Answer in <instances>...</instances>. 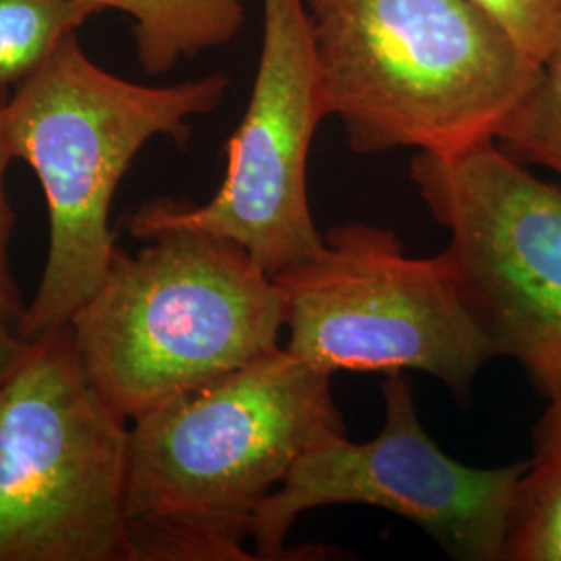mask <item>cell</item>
Wrapping results in <instances>:
<instances>
[{"mask_svg":"<svg viewBox=\"0 0 561 561\" xmlns=\"http://www.w3.org/2000/svg\"><path fill=\"white\" fill-rule=\"evenodd\" d=\"M333 375L283 345L129 426L134 561H250L262 503L312 445L343 435Z\"/></svg>","mask_w":561,"mask_h":561,"instance_id":"cell-1","label":"cell"},{"mask_svg":"<svg viewBox=\"0 0 561 561\" xmlns=\"http://www.w3.org/2000/svg\"><path fill=\"white\" fill-rule=\"evenodd\" d=\"M322 99L358 154L495 140L541 62L474 0H301Z\"/></svg>","mask_w":561,"mask_h":561,"instance_id":"cell-2","label":"cell"},{"mask_svg":"<svg viewBox=\"0 0 561 561\" xmlns=\"http://www.w3.org/2000/svg\"><path fill=\"white\" fill-rule=\"evenodd\" d=\"M229 85L225 73L171 85L123 80L73 34L11 92L4 136L13 161L36 173L48 210L46 264L21 319L23 337L69 324L101 285L117 250L111 206L141 148L154 138L183 146L192 119L219 108Z\"/></svg>","mask_w":561,"mask_h":561,"instance_id":"cell-3","label":"cell"},{"mask_svg":"<svg viewBox=\"0 0 561 561\" xmlns=\"http://www.w3.org/2000/svg\"><path fill=\"white\" fill-rule=\"evenodd\" d=\"M117 248L69 321L90 379L131 422L280 347L275 279L236 241L169 227Z\"/></svg>","mask_w":561,"mask_h":561,"instance_id":"cell-4","label":"cell"},{"mask_svg":"<svg viewBox=\"0 0 561 561\" xmlns=\"http://www.w3.org/2000/svg\"><path fill=\"white\" fill-rule=\"evenodd\" d=\"M127 422L69 324L32 340L0 393V561H134Z\"/></svg>","mask_w":561,"mask_h":561,"instance_id":"cell-5","label":"cell"},{"mask_svg":"<svg viewBox=\"0 0 561 561\" xmlns=\"http://www.w3.org/2000/svg\"><path fill=\"white\" fill-rule=\"evenodd\" d=\"M273 279L283 347L329 375L419 370L466 403L479 370L497 358L443 252L410 256L385 227H331L317 254Z\"/></svg>","mask_w":561,"mask_h":561,"instance_id":"cell-6","label":"cell"},{"mask_svg":"<svg viewBox=\"0 0 561 561\" xmlns=\"http://www.w3.org/2000/svg\"><path fill=\"white\" fill-rule=\"evenodd\" d=\"M424 206L447 229L443 256L497 356L542 398H561V187L497 140L410 162Z\"/></svg>","mask_w":561,"mask_h":561,"instance_id":"cell-7","label":"cell"},{"mask_svg":"<svg viewBox=\"0 0 561 561\" xmlns=\"http://www.w3.org/2000/svg\"><path fill=\"white\" fill-rule=\"evenodd\" d=\"M382 401L373 439L331 435L294 461L252 522L256 560H300L285 541L310 510L370 505L414 522L454 560L502 561L526 461L474 468L449 458L422 426L405 373L385 375Z\"/></svg>","mask_w":561,"mask_h":561,"instance_id":"cell-8","label":"cell"},{"mask_svg":"<svg viewBox=\"0 0 561 561\" xmlns=\"http://www.w3.org/2000/svg\"><path fill=\"white\" fill-rule=\"evenodd\" d=\"M327 117L301 0H262L261 59L217 194L146 202L127 231L141 241L169 227L206 231L236 241L271 277L317 254L324 233L310 213L308 157Z\"/></svg>","mask_w":561,"mask_h":561,"instance_id":"cell-9","label":"cell"},{"mask_svg":"<svg viewBox=\"0 0 561 561\" xmlns=\"http://www.w3.org/2000/svg\"><path fill=\"white\" fill-rule=\"evenodd\" d=\"M134 20V41L148 76L169 73L178 62L233 41L250 0H85Z\"/></svg>","mask_w":561,"mask_h":561,"instance_id":"cell-10","label":"cell"},{"mask_svg":"<svg viewBox=\"0 0 561 561\" xmlns=\"http://www.w3.org/2000/svg\"><path fill=\"white\" fill-rule=\"evenodd\" d=\"M533 428L502 561H561V398L547 400Z\"/></svg>","mask_w":561,"mask_h":561,"instance_id":"cell-11","label":"cell"},{"mask_svg":"<svg viewBox=\"0 0 561 561\" xmlns=\"http://www.w3.org/2000/svg\"><path fill=\"white\" fill-rule=\"evenodd\" d=\"M99 13L85 0H0V101Z\"/></svg>","mask_w":561,"mask_h":561,"instance_id":"cell-12","label":"cell"},{"mask_svg":"<svg viewBox=\"0 0 561 561\" xmlns=\"http://www.w3.org/2000/svg\"><path fill=\"white\" fill-rule=\"evenodd\" d=\"M495 140L516 161L541 164L561 175V42Z\"/></svg>","mask_w":561,"mask_h":561,"instance_id":"cell-13","label":"cell"},{"mask_svg":"<svg viewBox=\"0 0 561 561\" xmlns=\"http://www.w3.org/2000/svg\"><path fill=\"white\" fill-rule=\"evenodd\" d=\"M503 25L522 50L537 60L545 59L561 42V0H474Z\"/></svg>","mask_w":561,"mask_h":561,"instance_id":"cell-14","label":"cell"},{"mask_svg":"<svg viewBox=\"0 0 561 561\" xmlns=\"http://www.w3.org/2000/svg\"><path fill=\"white\" fill-rule=\"evenodd\" d=\"M7 101H0V317L7 321L21 324V319L25 314L27 304L21 300L18 283L13 280L11 268H9V256H7V243L11 236L13 227V213L7 201V190H4V180H7V169L13 161L9 141L4 136V125H2V104Z\"/></svg>","mask_w":561,"mask_h":561,"instance_id":"cell-15","label":"cell"},{"mask_svg":"<svg viewBox=\"0 0 561 561\" xmlns=\"http://www.w3.org/2000/svg\"><path fill=\"white\" fill-rule=\"evenodd\" d=\"M32 347V340L21 335L20 324L0 317V393L7 382L18 373L21 362L25 360Z\"/></svg>","mask_w":561,"mask_h":561,"instance_id":"cell-16","label":"cell"},{"mask_svg":"<svg viewBox=\"0 0 561 561\" xmlns=\"http://www.w3.org/2000/svg\"><path fill=\"white\" fill-rule=\"evenodd\" d=\"M4 101H7V99H4Z\"/></svg>","mask_w":561,"mask_h":561,"instance_id":"cell-17","label":"cell"}]
</instances>
